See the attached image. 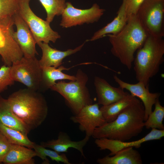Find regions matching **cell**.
Here are the masks:
<instances>
[{
    "instance_id": "23",
    "label": "cell",
    "mask_w": 164,
    "mask_h": 164,
    "mask_svg": "<svg viewBox=\"0 0 164 164\" xmlns=\"http://www.w3.org/2000/svg\"><path fill=\"white\" fill-rule=\"evenodd\" d=\"M0 132L12 144L20 145L33 149L35 143L26 135L17 130L8 127L0 122Z\"/></svg>"
},
{
    "instance_id": "10",
    "label": "cell",
    "mask_w": 164,
    "mask_h": 164,
    "mask_svg": "<svg viewBox=\"0 0 164 164\" xmlns=\"http://www.w3.org/2000/svg\"><path fill=\"white\" fill-rule=\"evenodd\" d=\"M70 119L78 124L79 130L90 137L97 128L107 122L97 103L85 106L77 114L70 117Z\"/></svg>"
},
{
    "instance_id": "3",
    "label": "cell",
    "mask_w": 164,
    "mask_h": 164,
    "mask_svg": "<svg viewBox=\"0 0 164 164\" xmlns=\"http://www.w3.org/2000/svg\"><path fill=\"white\" fill-rule=\"evenodd\" d=\"M112 54L128 70L132 68L135 52L143 45L148 36L136 15L129 17L119 32L108 34Z\"/></svg>"
},
{
    "instance_id": "17",
    "label": "cell",
    "mask_w": 164,
    "mask_h": 164,
    "mask_svg": "<svg viewBox=\"0 0 164 164\" xmlns=\"http://www.w3.org/2000/svg\"><path fill=\"white\" fill-rule=\"evenodd\" d=\"M126 0H123L117 12V16L110 22L95 32L91 39L86 41H94L103 37L108 34H116L125 27L128 18L126 10Z\"/></svg>"
},
{
    "instance_id": "27",
    "label": "cell",
    "mask_w": 164,
    "mask_h": 164,
    "mask_svg": "<svg viewBox=\"0 0 164 164\" xmlns=\"http://www.w3.org/2000/svg\"><path fill=\"white\" fill-rule=\"evenodd\" d=\"M19 0H0V19L13 16L18 12Z\"/></svg>"
},
{
    "instance_id": "22",
    "label": "cell",
    "mask_w": 164,
    "mask_h": 164,
    "mask_svg": "<svg viewBox=\"0 0 164 164\" xmlns=\"http://www.w3.org/2000/svg\"><path fill=\"white\" fill-rule=\"evenodd\" d=\"M0 122L27 135L29 132L12 111L8 100L0 95Z\"/></svg>"
},
{
    "instance_id": "29",
    "label": "cell",
    "mask_w": 164,
    "mask_h": 164,
    "mask_svg": "<svg viewBox=\"0 0 164 164\" xmlns=\"http://www.w3.org/2000/svg\"><path fill=\"white\" fill-rule=\"evenodd\" d=\"M145 0H126V10L128 19L131 16L135 15L142 3Z\"/></svg>"
},
{
    "instance_id": "11",
    "label": "cell",
    "mask_w": 164,
    "mask_h": 164,
    "mask_svg": "<svg viewBox=\"0 0 164 164\" xmlns=\"http://www.w3.org/2000/svg\"><path fill=\"white\" fill-rule=\"evenodd\" d=\"M164 136V130L152 128L151 131L143 137L135 141L126 142L102 138L95 139L94 143L100 150H108L110 151V153L109 155L112 156L117 151L129 147H135L138 148L144 142L149 141L160 139Z\"/></svg>"
},
{
    "instance_id": "16",
    "label": "cell",
    "mask_w": 164,
    "mask_h": 164,
    "mask_svg": "<svg viewBox=\"0 0 164 164\" xmlns=\"http://www.w3.org/2000/svg\"><path fill=\"white\" fill-rule=\"evenodd\" d=\"M90 137L85 135L82 139L73 141L66 133L60 132L57 138L43 142L41 145L44 147L50 148L59 153L67 152L70 148H73L78 151L85 158L83 148L88 141Z\"/></svg>"
},
{
    "instance_id": "7",
    "label": "cell",
    "mask_w": 164,
    "mask_h": 164,
    "mask_svg": "<svg viewBox=\"0 0 164 164\" xmlns=\"http://www.w3.org/2000/svg\"><path fill=\"white\" fill-rule=\"evenodd\" d=\"M30 1L19 0L18 13L28 26L36 44L40 42L55 43L60 36L52 29L50 23L34 13L29 6Z\"/></svg>"
},
{
    "instance_id": "30",
    "label": "cell",
    "mask_w": 164,
    "mask_h": 164,
    "mask_svg": "<svg viewBox=\"0 0 164 164\" xmlns=\"http://www.w3.org/2000/svg\"><path fill=\"white\" fill-rule=\"evenodd\" d=\"M12 145V144L0 132V163L2 162L4 158L9 152Z\"/></svg>"
},
{
    "instance_id": "21",
    "label": "cell",
    "mask_w": 164,
    "mask_h": 164,
    "mask_svg": "<svg viewBox=\"0 0 164 164\" xmlns=\"http://www.w3.org/2000/svg\"><path fill=\"white\" fill-rule=\"evenodd\" d=\"M67 70L68 69L61 65L57 68L53 67H42L41 87L50 88L56 84L57 80H75V76L66 74L62 72L63 70Z\"/></svg>"
},
{
    "instance_id": "13",
    "label": "cell",
    "mask_w": 164,
    "mask_h": 164,
    "mask_svg": "<svg viewBox=\"0 0 164 164\" xmlns=\"http://www.w3.org/2000/svg\"><path fill=\"white\" fill-rule=\"evenodd\" d=\"M13 19L17 30L13 32V36L23 56H35L38 54L36 48V43L29 27L18 12L13 16Z\"/></svg>"
},
{
    "instance_id": "6",
    "label": "cell",
    "mask_w": 164,
    "mask_h": 164,
    "mask_svg": "<svg viewBox=\"0 0 164 164\" xmlns=\"http://www.w3.org/2000/svg\"><path fill=\"white\" fill-rule=\"evenodd\" d=\"M136 15L148 36H164V0H145Z\"/></svg>"
},
{
    "instance_id": "9",
    "label": "cell",
    "mask_w": 164,
    "mask_h": 164,
    "mask_svg": "<svg viewBox=\"0 0 164 164\" xmlns=\"http://www.w3.org/2000/svg\"><path fill=\"white\" fill-rule=\"evenodd\" d=\"M105 11L97 3L94 4L90 8L80 9L74 7L70 2H66L61 15L60 26L63 28H68L85 23H93L99 21Z\"/></svg>"
},
{
    "instance_id": "12",
    "label": "cell",
    "mask_w": 164,
    "mask_h": 164,
    "mask_svg": "<svg viewBox=\"0 0 164 164\" xmlns=\"http://www.w3.org/2000/svg\"><path fill=\"white\" fill-rule=\"evenodd\" d=\"M113 78L119 87L128 90L131 94L141 101L144 107L145 121L152 112V107L160 96L161 93L150 92L149 85H145L141 82H138L135 84H130L123 81L116 75L113 76Z\"/></svg>"
},
{
    "instance_id": "8",
    "label": "cell",
    "mask_w": 164,
    "mask_h": 164,
    "mask_svg": "<svg viewBox=\"0 0 164 164\" xmlns=\"http://www.w3.org/2000/svg\"><path fill=\"white\" fill-rule=\"evenodd\" d=\"M12 80L20 83L31 90L37 91L41 87L42 68L36 56H23L10 67Z\"/></svg>"
},
{
    "instance_id": "2",
    "label": "cell",
    "mask_w": 164,
    "mask_h": 164,
    "mask_svg": "<svg viewBox=\"0 0 164 164\" xmlns=\"http://www.w3.org/2000/svg\"><path fill=\"white\" fill-rule=\"evenodd\" d=\"M145 109L138 99L119 114L114 121L97 128L92 136L122 141L138 135L144 127Z\"/></svg>"
},
{
    "instance_id": "5",
    "label": "cell",
    "mask_w": 164,
    "mask_h": 164,
    "mask_svg": "<svg viewBox=\"0 0 164 164\" xmlns=\"http://www.w3.org/2000/svg\"><path fill=\"white\" fill-rule=\"evenodd\" d=\"M76 79L69 82L60 81L50 88L61 95L66 104L74 115L79 112L85 106L93 104L89 91L86 86L88 78L82 70L79 69Z\"/></svg>"
},
{
    "instance_id": "19",
    "label": "cell",
    "mask_w": 164,
    "mask_h": 164,
    "mask_svg": "<svg viewBox=\"0 0 164 164\" xmlns=\"http://www.w3.org/2000/svg\"><path fill=\"white\" fill-rule=\"evenodd\" d=\"M37 156L35 151L20 145L12 144L11 148L4 158L5 164H34L33 158Z\"/></svg>"
},
{
    "instance_id": "14",
    "label": "cell",
    "mask_w": 164,
    "mask_h": 164,
    "mask_svg": "<svg viewBox=\"0 0 164 164\" xmlns=\"http://www.w3.org/2000/svg\"><path fill=\"white\" fill-rule=\"evenodd\" d=\"M94 84L99 105H109L125 97L129 94L119 87L112 86L105 80L98 76L94 77Z\"/></svg>"
},
{
    "instance_id": "26",
    "label": "cell",
    "mask_w": 164,
    "mask_h": 164,
    "mask_svg": "<svg viewBox=\"0 0 164 164\" xmlns=\"http://www.w3.org/2000/svg\"><path fill=\"white\" fill-rule=\"evenodd\" d=\"M39 0L46 12V21L50 23L56 16L61 15L66 6V0Z\"/></svg>"
},
{
    "instance_id": "31",
    "label": "cell",
    "mask_w": 164,
    "mask_h": 164,
    "mask_svg": "<svg viewBox=\"0 0 164 164\" xmlns=\"http://www.w3.org/2000/svg\"><path fill=\"white\" fill-rule=\"evenodd\" d=\"M0 55L2 60L6 56V52L5 47V38L2 26L0 22Z\"/></svg>"
},
{
    "instance_id": "25",
    "label": "cell",
    "mask_w": 164,
    "mask_h": 164,
    "mask_svg": "<svg viewBox=\"0 0 164 164\" xmlns=\"http://www.w3.org/2000/svg\"><path fill=\"white\" fill-rule=\"evenodd\" d=\"M154 105V110L149 114L147 119L144 121V127L147 129L164 130L163 124L164 107L161 105L159 98L156 100Z\"/></svg>"
},
{
    "instance_id": "18",
    "label": "cell",
    "mask_w": 164,
    "mask_h": 164,
    "mask_svg": "<svg viewBox=\"0 0 164 164\" xmlns=\"http://www.w3.org/2000/svg\"><path fill=\"white\" fill-rule=\"evenodd\" d=\"M99 164H142V161L139 152L133 147L121 149L112 156L106 155L97 160Z\"/></svg>"
},
{
    "instance_id": "28",
    "label": "cell",
    "mask_w": 164,
    "mask_h": 164,
    "mask_svg": "<svg viewBox=\"0 0 164 164\" xmlns=\"http://www.w3.org/2000/svg\"><path fill=\"white\" fill-rule=\"evenodd\" d=\"M10 67L5 65L0 68V93L6 90L9 86L14 84L15 81L10 75Z\"/></svg>"
},
{
    "instance_id": "1",
    "label": "cell",
    "mask_w": 164,
    "mask_h": 164,
    "mask_svg": "<svg viewBox=\"0 0 164 164\" xmlns=\"http://www.w3.org/2000/svg\"><path fill=\"white\" fill-rule=\"evenodd\" d=\"M15 117L29 132L40 126L48 112L46 100L40 93L26 88L11 94L7 99Z\"/></svg>"
},
{
    "instance_id": "24",
    "label": "cell",
    "mask_w": 164,
    "mask_h": 164,
    "mask_svg": "<svg viewBox=\"0 0 164 164\" xmlns=\"http://www.w3.org/2000/svg\"><path fill=\"white\" fill-rule=\"evenodd\" d=\"M33 149L43 161V164H49L50 162L47 158L48 157L53 161L59 163L61 162L64 164H71L66 154L64 153H59L53 150H51L42 146L35 143Z\"/></svg>"
},
{
    "instance_id": "4",
    "label": "cell",
    "mask_w": 164,
    "mask_h": 164,
    "mask_svg": "<svg viewBox=\"0 0 164 164\" xmlns=\"http://www.w3.org/2000/svg\"><path fill=\"white\" fill-rule=\"evenodd\" d=\"M163 38L148 36L142 46L137 51L134 69L138 82L149 85L150 79L159 72L164 61Z\"/></svg>"
},
{
    "instance_id": "15",
    "label": "cell",
    "mask_w": 164,
    "mask_h": 164,
    "mask_svg": "<svg viewBox=\"0 0 164 164\" xmlns=\"http://www.w3.org/2000/svg\"><path fill=\"white\" fill-rule=\"evenodd\" d=\"M85 42L74 49H69L62 51L51 47L48 43L40 42L37 44L41 49L42 55L39 60L41 68L53 67H58L61 65L63 59L66 57L80 51L83 48Z\"/></svg>"
},
{
    "instance_id": "20",
    "label": "cell",
    "mask_w": 164,
    "mask_h": 164,
    "mask_svg": "<svg viewBox=\"0 0 164 164\" xmlns=\"http://www.w3.org/2000/svg\"><path fill=\"white\" fill-rule=\"evenodd\" d=\"M138 100L129 93L125 97L109 105L102 106L100 109L106 121L109 122L114 120L124 110Z\"/></svg>"
}]
</instances>
